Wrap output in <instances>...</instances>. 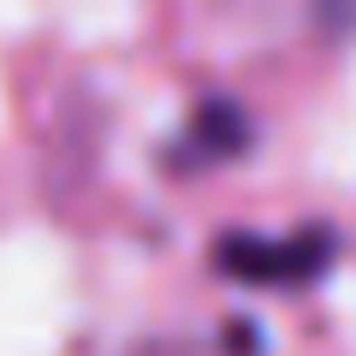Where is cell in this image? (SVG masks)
<instances>
[{"label":"cell","instance_id":"obj_1","mask_svg":"<svg viewBox=\"0 0 356 356\" xmlns=\"http://www.w3.org/2000/svg\"><path fill=\"white\" fill-rule=\"evenodd\" d=\"M332 238L327 232H303V238H226L220 243V267L226 273H243V280H303L315 267H327Z\"/></svg>","mask_w":356,"mask_h":356}]
</instances>
